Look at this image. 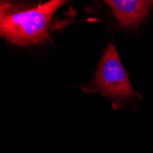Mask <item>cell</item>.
Instances as JSON below:
<instances>
[{
    "mask_svg": "<svg viewBox=\"0 0 153 153\" xmlns=\"http://www.w3.org/2000/svg\"><path fill=\"white\" fill-rule=\"evenodd\" d=\"M66 3L64 0L37 4L0 0V38L19 47L51 41L55 14Z\"/></svg>",
    "mask_w": 153,
    "mask_h": 153,
    "instance_id": "obj_1",
    "label": "cell"
},
{
    "mask_svg": "<svg viewBox=\"0 0 153 153\" xmlns=\"http://www.w3.org/2000/svg\"><path fill=\"white\" fill-rule=\"evenodd\" d=\"M85 94H100L115 110H137L142 95L137 92L123 66L116 46L110 42L105 49L93 78L79 86Z\"/></svg>",
    "mask_w": 153,
    "mask_h": 153,
    "instance_id": "obj_2",
    "label": "cell"
},
{
    "mask_svg": "<svg viewBox=\"0 0 153 153\" xmlns=\"http://www.w3.org/2000/svg\"><path fill=\"white\" fill-rule=\"evenodd\" d=\"M105 3L118 24L131 31L137 30L153 8V1L149 0H106Z\"/></svg>",
    "mask_w": 153,
    "mask_h": 153,
    "instance_id": "obj_3",
    "label": "cell"
}]
</instances>
